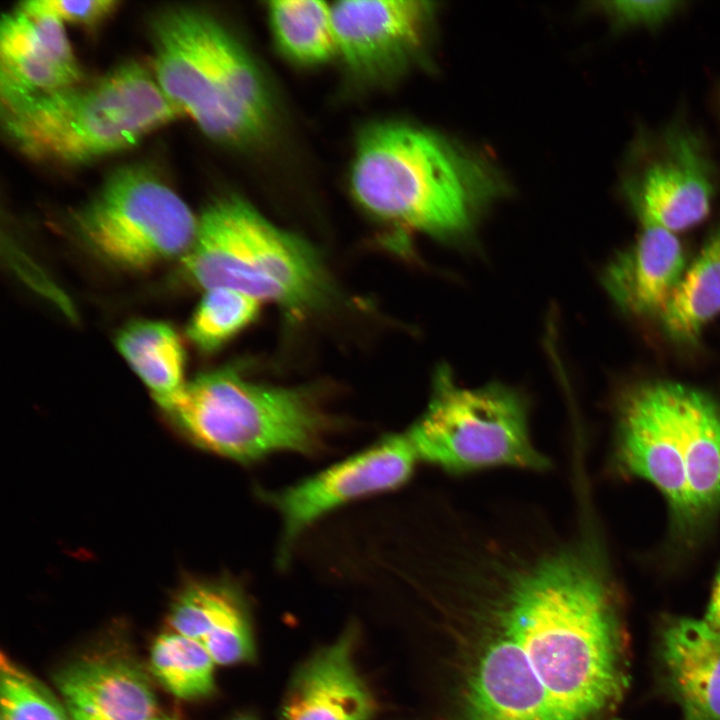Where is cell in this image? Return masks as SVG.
Here are the masks:
<instances>
[{"mask_svg": "<svg viewBox=\"0 0 720 720\" xmlns=\"http://www.w3.org/2000/svg\"><path fill=\"white\" fill-rule=\"evenodd\" d=\"M607 568L598 543L583 545L529 572L505 602L560 720H602L629 687L627 634Z\"/></svg>", "mask_w": 720, "mask_h": 720, "instance_id": "cell-1", "label": "cell"}, {"mask_svg": "<svg viewBox=\"0 0 720 720\" xmlns=\"http://www.w3.org/2000/svg\"><path fill=\"white\" fill-rule=\"evenodd\" d=\"M181 114L136 61L99 78L1 105L3 131L25 157L81 165L120 152Z\"/></svg>", "mask_w": 720, "mask_h": 720, "instance_id": "cell-2", "label": "cell"}, {"mask_svg": "<svg viewBox=\"0 0 720 720\" xmlns=\"http://www.w3.org/2000/svg\"><path fill=\"white\" fill-rule=\"evenodd\" d=\"M350 185L375 216L439 237L465 232L491 193L487 175L469 158L426 130L396 122L361 134Z\"/></svg>", "mask_w": 720, "mask_h": 720, "instance_id": "cell-3", "label": "cell"}, {"mask_svg": "<svg viewBox=\"0 0 720 720\" xmlns=\"http://www.w3.org/2000/svg\"><path fill=\"white\" fill-rule=\"evenodd\" d=\"M153 74L171 104L208 137L245 143L270 118L264 79L248 52L214 17L168 9L152 23Z\"/></svg>", "mask_w": 720, "mask_h": 720, "instance_id": "cell-4", "label": "cell"}, {"mask_svg": "<svg viewBox=\"0 0 720 720\" xmlns=\"http://www.w3.org/2000/svg\"><path fill=\"white\" fill-rule=\"evenodd\" d=\"M182 270L204 290L230 288L293 311L321 305L329 291L314 251L237 197L216 200L202 212Z\"/></svg>", "mask_w": 720, "mask_h": 720, "instance_id": "cell-5", "label": "cell"}, {"mask_svg": "<svg viewBox=\"0 0 720 720\" xmlns=\"http://www.w3.org/2000/svg\"><path fill=\"white\" fill-rule=\"evenodd\" d=\"M165 413L198 447L240 463L314 454L333 424L311 393L252 383L230 368L187 381Z\"/></svg>", "mask_w": 720, "mask_h": 720, "instance_id": "cell-6", "label": "cell"}, {"mask_svg": "<svg viewBox=\"0 0 720 720\" xmlns=\"http://www.w3.org/2000/svg\"><path fill=\"white\" fill-rule=\"evenodd\" d=\"M421 463L450 475L494 468L551 469L532 439L528 406L514 390L493 384L458 386L447 368L434 378L430 401L406 430Z\"/></svg>", "mask_w": 720, "mask_h": 720, "instance_id": "cell-7", "label": "cell"}, {"mask_svg": "<svg viewBox=\"0 0 720 720\" xmlns=\"http://www.w3.org/2000/svg\"><path fill=\"white\" fill-rule=\"evenodd\" d=\"M198 218L152 170H114L75 216L86 246L114 267L139 271L183 256Z\"/></svg>", "mask_w": 720, "mask_h": 720, "instance_id": "cell-8", "label": "cell"}, {"mask_svg": "<svg viewBox=\"0 0 720 720\" xmlns=\"http://www.w3.org/2000/svg\"><path fill=\"white\" fill-rule=\"evenodd\" d=\"M718 184L704 136L676 117L657 128L637 129L625 154L620 190L640 226L677 234L707 218Z\"/></svg>", "mask_w": 720, "mask_h": 720, "instance_id": "cell-9", "label": "cell"}, {"mask_svg": "<svg viewBox=\"0 0 720 720\" xmlns=\"http://www.w3.org/2000/svg\"><path fill=\"white\" fill-rule=\"evenodd\" d=\"M421 463L405 431L287 488L263 491L280 517L278 559L284 563L300 537L318 520L346 504L405 485Z\"/></svg>", "mask_w": 720, "mask_h": 720, "instance_id": "cell-10", "label": "cell"}, {"mask_svg": "<svg viewBox=\"0 0 720 720\" xmlns=\"http://www.w3.org/2000/svg\"><path fill=\"white\" fill-rule=\"evenodd\" d=\"M466 644L455 720H560L530 657L503 621L482 615L462 623Z\"/></svg>", "mask_w": 720, "mask_h": 720, "instance_id": "cell-11", "label": "cell"}, {"mask_svg": "<svg viewBox=\"0 0 720 720\" xmlns=\"http://www.w3.org/2000/svg\"><path fill=\"white\" fill-rule=\"evenodd\" d=\"M617 458L651 482L687 522V490L676 404V382L655 380L623 396L617 416Z\"/></svg>", "mask_w": 720, "mask_h": 720, "instance_id": "cell-12", "label": "cell"}, {"mask_svg": "<svg viewBox=\"0 0 720 720\" xmlns=\"http://www.w3.org/2000/svg\"><path fill=\"white\" fill-rule=\"evenodd\" d=\"M432 11L425 1L336 2L331 6L336 53L359 76H390L421 49Z\"/></svg>", "mask_w": 720, "mask_h": 720, "instance_id": "cell-13", "label": "cell"}, {"mask_svg": "<svg viewBox=\"0 0 720 720\" xmlns=\"http://www.w3.org/2000/svg\"><path fill=\"white\" fill-rule=\"evenodd\" d=\"M64 23L33 0L3 14L0 22L1 105L82 82Z\"/></svg>", "mask_w": 720, "mask_h": 720, "instance_id": "cell-14", "label": "cell"}, {"mask_svg": "<svg viewBox=\"0 0 720 720\" xmlns=\"http://www.w3.org/2000/svg\"><path fill=\"white\" fill-rule=\"evenodd\" d=\"M357 629L349 626L295 671L280 720H371L375 701L355 663Z\"/></svg>", "mask_w": 720, "mask_h": 720, "instance_id": "cell-15", "label": "cell"}, {"mask_svg": "<svg viewBox=\"0 0 720 720\" xmlns=\"http://www.w3.org/2000/svg\"><path fill=\"white\" fill-rule=\"evenodd\" d=\"M660 681L682 720H720V631L705 620L674 618L657 641Z\"/></svg>", "mask_w": 720, "mask_h": 720, "instance_id": "cell-16", "label": "cell"}, {"mask_svg": "<svg viewBox=\"0 0 720 720\" xmlns=\"http://www.w3.org/2000/svg\"><path fill=\"white\" fill-rule=\"evenodd\" d=\"M168 621L173 632L199 640L216 664L247 663L255 657L250 607L240 586L229 579L186 585Z\"/></svg>", "mask_w": 720, "mask_h": 720, "instance_id": "cell-17", "label": "cell"}, {"mask_svg": "<svg viewBox=\"0 0 720 720\" xmlns=\"http://www.w3.org/2000/svg\"><path fill=\"white\" fill-rule=\"evenodd\" d=\"M686 268L684 248L675 233L641 226L636 239L611 259L602 281L623 313L659 315Z\"/></svg>", "mask_w": 720, "mask_h": 720, "instance_id": "cell-18", "label": "cell"}, {"mask_svg": "<svg viewBox=\"0 0 720 720\" xmlns=\"http://www.w3.org/2000/svg\"><path fill=\"white\" fill-rule=\"evenodd\" d=\"M57 687L71 720H153L158 716L146 676L123 660L72 664L57 676Z\"/></svg>", "mask_w": 720, "mask_h": 720, "instance_id": "cell-19", "label": "cell"}, {"mask_svg": "<svg viewBox=\"0 0 720 720\" xmlns=\"http://www.w3.org/2000/svg\"><path fill=\"white\" fill-rule=\"evenodd\" d=\"M676 404L687 490V522L720 504V404L676 382Z\"/></svg>", "mask_w": 720, "mask_h": 720, "instance_id": "cell-20", "label": "cell"}, {"mask_svg": "<svg viewBox=\"0 0 720 720\" xmlns=\"http://www.w3.org/2000/svg\"><path fill=\"white\" fill-rule=\"evenodd\" d=\"M115 344L159 407L167 411L186 383L185 351L176 331L161 321H133L119 331Z\"/></svg>", "mask_w": 720, "mask_h": 720, "instance_id": "cell-21", "label": "cell"}, {"mask_svg": "<svg viewBox=\"0 0 720 720\" xmlns=\"http://www.w3.org/2000/svg\"><path fill=\"white\" fill-rule=\"evenodd\" d=\"M720 313V225L708 236L694 261L659 314L664 332L674 341H696Z\"/></svg>", "mask_w": 720, "mask_h": 720, "instance_id": "cell-22", "label": "cell"}, {"mask_svg": "<svg viewBox=\"0 0 720 720\" xmlns=\"http://www.w3.org/2000/svg\"><path fill=\"white\" fill-rule=\"evenodd\" d=\"M268 16L277 46L292 61L314 65L336 54L331 6L326 2L271 1Z\"/></svg>", "mask_w": 720, "mask_h": 720, "instance_id": "cell-23", "label": "cell"}, {"mask_svg": "<svg viewBox=\"0 0 720 720\" xmlns=\"http://www.w3.org/2000/svg\"><path fill=\"white\" fill-rule=\"evenodd\" d=\"M150 664L157 679L179 698L206 697L215 688L216 663L197 639L177 632L160 635L153 644Z\"/></svg>", "mask_w": 720, "mask_h": 720, "instance_id": "cell-24", "label": "cell"}, {"mask_svg": "<svg viewBox=\"0 0 720 720\" xmlns=\"http://www.w3.org/2000/svg\"><path fill=\"white\" fill-rule=\"evenodd\" d=\"M260 303L234 289H207L187 325V337L200 351L213 352L255 319Z\"/></svg>", "mask_w": 720, "mask_h": 720, "instance_id": "cell-25", "label": "cell"}, {"mask_svg": "<svg viewBox=\"0 0 720 720\" xmlns=\"http://www.w3.org/2000/svg\"><path fill=\"white\" fill-rule=\"evenodd\" d=\"M1 720H71L40 682L1 656Z\"/></svg>", "mask_w": 720, "mask_h": 720, "instance_id": "cell-26", "label": "cell"}, {"mask_svg": "<svg viewBox=\"0 0 720 720\" xmlns=\"http://www.w3.org/2000/svg\"><path fill=\"white\" fill-rule=\"evenodd\" d=\"M683 0H614L599 3L615 29L656 31L687 7Z\"/></svg>", "mask_w": 720, "mask_h": 720, "instance_id": "cell-27", "label": "cell"}, {"mask_svg": "<svg viewBox=\"0 0 720 720\" xmlns=\"http://www.w3.org/2000/svg\"><path fill=\"white\" fill-rule=\"evenodd\" d=\"M43 10L55 15L64 24L92 27L111 16L120 2L114 0H33Z\"/></svg>", "mask_w": 720, "mask_h": 720, "instance_id": "cell-28", "label": "cell"}, {"mask_svg": "<svg viewBox=\"0 0 720 720\" xmlns=\"http://www.w3.org/2000/svg\"><path fill=\"white\" fill-rule=\"evenodd\" d=\"M704 620L720 631V572L716 578Z\"/></svg>", "mask_w": 720, "mask_h": 720, "instance_id": "cell-29", "label": "cell"}, {"mask_svg": "<svg viewBox=\"0 0 720 720\" xmlns=\"http://www.w3.org/2000/svg\"><path fill=\"white\" fill-rule=\"evenodd\" d=\"M231 720H258L255 715L244 712L235 715Z\"/></svg>", "mask_w": 720, "mask_h": 720, "instance_id": "cell-30", "label": "cell"}, {"mask_svg": "<svg viewBox=\"0 0 720 720\" xmlns=\"http://www.w3.org/2000/svg\"><path fill=\"white\" fill-rule=\"evenodd\" d=\"M153 720H176V719H173V718H170V717H167V716H159V715H158V716L155 717Z\"/></svg>", "mask_w": 720, "mask_h": 720, "instance_id": "cell-31", "label": "cell"}, {"mask_svg": "<svg viewBox=\"0 0 720 720\" xmlns=\"http://www.w3.org/2000/svg\"><path fill=\"white\" fill-rule=\"evenodd\" d=\"M718 110H719V113H720V91H719V95H718Z\"/></svg>", "mask_w": 720, "mask_h": 720, "instance_id": "cell-32", "label": "cell"}]
</instances>
